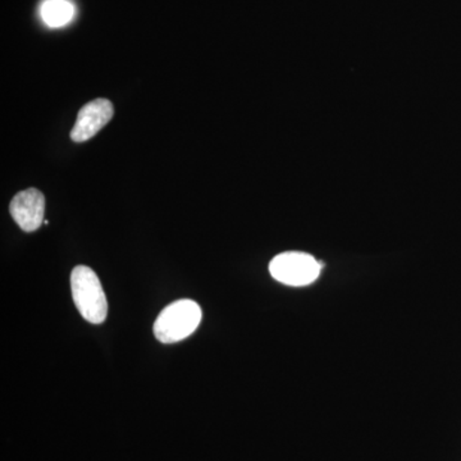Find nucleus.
<instances>
[{"label": "nucleus", "mask_w": 461, "mask_h": 461, "mask_svg": "<svg viewBox=\"0 0 461 461\" xmlns=\"http://www.w3.org/2000/svg\"><path fill=\"white\" fill-rule=\"evenodd\" d=\"M42 21L50 27H62L71 23L75 8L68 0H45L41 5Z\"/></svg>", "instance_id": "423d86ee"}, {"label": "nucleus", "mask_w": 461, "mask_h": 461, "mask_svg": "<svg viewBox=\"0 0 461 461\" xmlns=\"http://www.w3.org/2000/svg\"><path fill=\"white\" fill-rule=\"evenodd\" d=\"M321 263L311 254L302 251H286L273 258L269 272L276 281L287 286L303 287L318 280Z\"/></svg>", "instance_id": "7ed1b4c3"}, {"label": "nucleus", "mask_w": 461, "mask_h": 461, "mask_svg": "<svg viewBox=\"0 0 461 461\" xmlns=\"http://www.w3.org/2000/svg\"><path fill=\"white\" fill-rule=\"evenodd\" d=\"M202 317V308L198 303L189 299L178 300L158 315L154 335L163 344H176L195 332Z\"/></svg>", "instance_id": "f03ea898"}, {"label": "nucleus", "mask_w": 461, "mask_h": 461, "mask_svg": "<svg viewBox=\"0 0 461 461\" xmlns=\"http://www.w3.org/2000/svg\"><path fill=\"white\" fill-rule=\"evenodd\" d=\"M71 291L76 308L85 321L100 324L108 314V302L96 273L86 266L75 267L71 273Z\"/></svg>", "instance_id": "f257e3e1"}, {"label": "nucleus", "mask_w": 461, "mask_h": 461, "mask_svg": "<svg viewBox=\"0 0 461 461\" xmlns=\"http://www.w3.org/2000/svg\"><path fill=\"white\" fill-rule=\"evenodd\" d=\"M113 114V104L108 99H95L87 103L78 112L71 131L72 140L84 142L94 138L103 127L107 126Z\"/></svg>", "instance_id": "20e7f679"}, {"label": "nucleus", "mask_w": 461, "mask_h": 461, "mask_svg": "<svg viewBox=\"0 0 461 461\" xmlns=\"http://www.w3.org/2000/svg\"><path fill=\"white\" fill-rule=\"evenodd\" d=\"M12 218L21 230L33 232L44 222L45 198L38 189H27L18 193L9 205Z\"/></svg>", "instance_id": "39448f33"}]
</instances>
